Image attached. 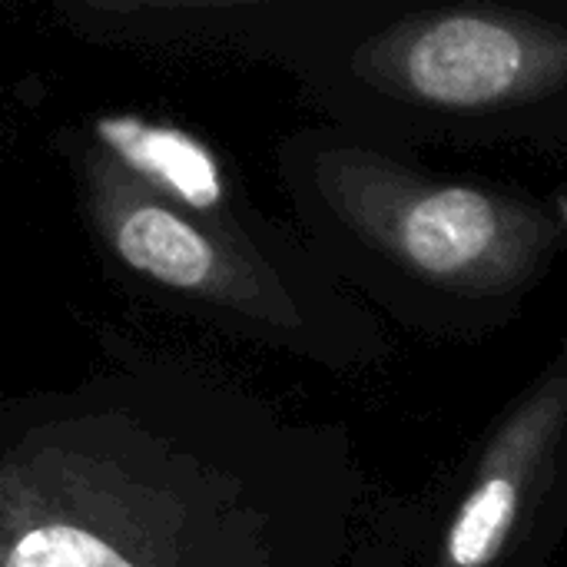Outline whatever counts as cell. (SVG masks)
<instances>
[{
    "label": "cell",
    "instance_id": "5b68a950",
    "mask_svg": "<svg viewBox=\"0 0 567 567\" xmlns=\"http://www.w3.org/2000/svg\"><path fill=\"white\" fill-rule=\"evenodd\" d=\"M567 538V346L482 442L415 567H548Z\"/></svg>",
    "mask_w": 567,
    "mask_h": 567
},
{
    "label": "cell",
    "instance_id": "7a4b0ae2",
    "mask_svg": "<svg viewBox=\"0 0 567 567\" xmlns=\"http://www.w3.org/2000/svg\"><path fill=\"white\" fill-rule=\"evenodd\" d=\"M276 166L316 262L415 332L508 326L567 249L561 209L435 173L352 126L289 133Z\"/></svg>",
    "mask_w": 567,
    "mask_h": 567
},
{
    "label": "cell",
    "instance_id": "3957f363",
    "mask_svg": "<svg viewBox=\"0 0 567 567\" xmlns=\"http://www.w3.org/2000/svg\"><path fill=\"white\" fill-rule=\"evenodd\" d=\"M53 143L93 246L133 292L329 372L372 369L389 355L379 319L316 262L296 229L179 209L133 179L83 126L60 130Z\"/></svg>",
    "mask_w": 567,
    "mask_h": 567
},
{
    "label": "cell",
    "instance_id": "6da1fadb",
    "mask_svg": "<svg viewBox=\"0 0 567 567\" xmlns=\"http://www.w3.org/2000/svg\"><path fill=\"white\" fill-rule=\"evenodd\" d=\"M369 518L342 422L179 359L0 409V567H349Z\"/></svg>",
    "mask_w": 567,
    "mask_h": 567
},
{
    "label": "cell",
    "instance_id": "8992f818",
    "mask_svg": "<svg viewBox=\"0 0 567 567\" xmlns=\"http://www.w3.org/2000/svg\"><path fill=\"white\" fill-rule=\"evenodd\" d=\"M429 525H432V512L425 505L415 502L379 505L365 525L355 561L349 567H415Z\"/></svg>",
    "mask_w": 567,
    "mask_h": 567
},
{
    "label": "cell",
    "instance_id": "277c9868",
    "mask_svg": "<svg viewBox=\"0 0 567 567\" xmlns=\"http://www.w3.org/2000/svg\"><path fill=\"white\" fill-rule=\"evenodd\" d=\"M302 73L375 136L538 133L567 123V20L502 3H455L375 27H319Z\"/></svg>",
    "mask_w": 567,
    "mask_h": 567
}]
</instances>
